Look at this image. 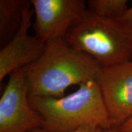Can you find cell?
<instances>
[{"label":"cell","mask_w":132,"mask_h":132,"mask_svg":"<svg viewBox=\"0 0 132 132\" xmlns=\"http://www.w3.org/2000/svg\"><path fill=\"white\" fill-rule=\"evenodd\" d=\"M42 55L23 68L28 96H64L67 87L95 81L102 66L64 39L45 43Z\"/></svg>","instance_id":"obj_1"},{"label":"cell","mask_w":132,"mask_h":132,"mask_svg":"<svg viewBox=\"0 0 132 132\" xmlns=\"http://www.w3.org/2000/svg\"><path fill=\"white\" fill-rule=\"evenodd\" d=\"M28 101L42 116L40 129L45 131L70 132L87 124L113 128L94 81L81 84L75 92L61 98L28 96Z\"/></svg>","instance_id":"obj_2"},{"label":"cell","mask_w":132,"mask_h":132,"mask_svg":"<svg viewBox=\"0 0 132 132\" xmlns=\"http://www.w3.org/2000/svg\"><path fill=\"white\" fill-rule=\"evenodd\" d=\"M64 39L102 67L132 62V26L120 19L103 18L87 10Z\"/></svg>","instance_id":"obj_3"},{"label":"cell","mask_w":132,"mask_h":132,"mask_svg":"<svg viewBox=\"0 0 132 132\" xmlns=\"http://www.w3.org/2000/svg\"><path fill=\"white\" fill-rule=\"evenodd\" d=\"M42 122L29 103L23 69L13 71L0 99V132H30L40 129Z\"/></svg>","instance_id":"obj_4"},{"label":"cell","mask_w":132,"mask_h":132,"mask_svg":"<svg viewBox=\"0 0 132 132\" xmlns=\"http://www.w3.org/2000/svg\"><path fill=\"white\" fill-rule=\"evenodd\" d=\"M112 127L117 128L132 117V63L102 67L95 81Z\"/></svg>","instance_id":"obj_5"},{"label":"cell","mask_w":132,"mask_h":132,"mask_svg":"<svg viewBox=\"0 0 132 132\" xmlns=\"http://www.w3.org/2000/svg\"><path fill=\"white\" fill-rule=\"evenodd\" d=\"M35 20L33 28L43 42L64 39L86 12L83 0H31Z\"/></svg>","instance_id":"obj_6"},{"label":"cell","mask_w":132,"mask_h":132,"mask_svg":"<svg viewBox=\"0 0 132 132\" xmlns=\"http://www.w3.org/2000/svg\"><path fill=\"white\" fill-rule=\"evenodd\" d=\"M31 6L30 1L24 7L18 31L0 51V81L13 71L36 61L45 51V43L28 34L34 14V10L31 9Z\"/></svg>","instance_id":"obj_7"},{"label":"cell","mask_w":132,"mask_h":132,"mask_svg":"<svg viewBox=\"0 0 132 132\" xmlns=\"http://www.w3.org/2000/svg\"><path fill=\"white\" fill-rule=\"evenodd\" d=\"M30 2L26 0H0L1 46L12 39L20 26L24 7Z\"/></svg>","instance_id":"obj_8"},{"label":"cell","mask_w":132,"mask_h":132,"mask_svg":"<svg viewBox=\"0 0 132 132\" xmlns=\"http://www.w3.org/2000/svg\"><path fill=\"white\" fill-rule=\"evenodd\" d=\"M127 0H89V11L98 16L106 19H119L127 9Z\"/></svg>","instance_id":"obj_9"},{"label":"cell","mask_w":132,"mask_h":132,"mask_svg":"<svg viewBox=\"0 0 132 132\" xmlns=\"http://www.w3.org/2000/svg\"><path fill=\"white\" fill-rule=\"evenodd\" d=\"M103 129L96 124H87L80 127L77 129L70 132H103ZM30 132H47L41 129H36Z\"/></svg>","instance_id":"obj_10"},{"label":"cell","mask_w":132,"mask_h":132,"mask_svg":"<svg viewBox=\"0 0 132 132\" xmlns=\"http://www.w3.org/2000/svg\"><path fill=\"white\" fill-rule=\"evenodd\" d=\"M116 129L119 132H132V117Z\"/></svg>","instance_id":"obj_11"},{"label":"cell","mask_w":132,"mask_h":132,"mask_svg":"<svg viewBox=\"0 0 132 132\" xmlns=\"http://www.w3.org/2000/svg\"><path fill=\"white\" fill-rule=\"evenodd\" d=\"M119 19L122 20L132 26V7L128 8L123 14Z\"/></svg>","instance_id":"obj_12"},{"label":"cell","mask_w":132,"mask_h":132,"mask_svg":"<svg viewBox=\"0 0 132 132\" xmlns=\"http://www.w3.org/2000/svg\"><path fill=\"white\" fill-rule=\"evenodd\" d=\"M103 132H119V131L116 129V128H110V129L103 130Z\"/></svg>","instance_id":"obj_13"},{"label":"cell","mask_w":132,"mask_h":132,"mask_svg":"<svg viewBox=\"0 0 132 132\" xmlns=\"http://www.w3.org/2000/svg\"><path fill=\"white\" fill-rule=\"evenodd\" d=\"M131 63H132V62H131Z\"/></svg>","instance_id":"obj_14"}]
</instances>
